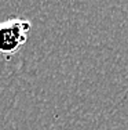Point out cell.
Masks as SVG:
<instances>
[{"label": "cell", "instance_id": "cell-1", "mask_svg": "<svg viewBox=\"0 0 128 130\" xmlns=\"http://www.w3.org/2000/svg\"><path fill=\"white\" fill-rule=\"evenodd\" d=\"M32 22L25 18H8L0 22V55L10 60L28 42Z\"/></svg>", "mask_w": 128, "mask_h": 130}]
</instances>
